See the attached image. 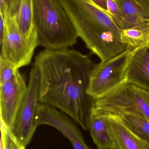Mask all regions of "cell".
Listing matches in <instances>:
<instances>
[{
	"label": "cell",
	"mask_w": 149,
	"mask_h": 149,
	"mask_svg": "<svg viewBox=\"0 0 149 149\" xmlns=\"http://www.w3.org/2000/svg\"><path fill=\"white\" fill-rule=\"evenodd\" d=\"M12 0H0V12L3 14L6 12Z\"/></svg>",
	"instance_id": "d6986e66"
},
{
	"label": "cell",
	"mask_w": 149,
	"mask_h": 149,
	"mask_svg": "<svg viewBox=\"0 0 149 149\" xmlns=\"http://www.w3.org/2000/svg\"><path fill=\"white\" fill-rule=\"evenodd\" d=\"M40 74L34 65L31 70L28 90L9 130L23 146L26 147L31 141L38 126L36 123L37 108L39 102Z\"/></svg>",
	"instance_id": "277c9868"
},
{
	"label": "cell",
	"mask_w": 149,
	"mask_h": 149,
	"mask_svg": "<svg viewBox=\"0 0 149 149\" xmlns=\"http://www.w3.org/2000/svg\"><path fill=\"white\" fill-rule=\"evenodd\" d=\"M33 21L39 45L45 49H65L77 44L78 33L58 0H33Z\"/></svg>",
	"instance_id": "7a4b0ae2"
},
{
	"label": "cell",
	"mask_w": 149,
	"mask_h": 149,
	"mask_svg": "<svg viewBox=\"0 0 149 149\" xmlns=\"http://www.w3.org/2000/svg\"><path fill=\"white\" fill-rule=\"evenodd\" d=\"M122 20V29H129L149 19V15L134 0L116 1Z\"/></svg>",
	"instance_id": "5bb4252c"
},
{
	"label": "cell",
	"mask_w": 149,
	"mask_h": 149,
	"mask_svg": "<svg viewBox=\"0 0 149 149\" xmlns=\"http://www.w3.org/2000/svg\"><path fill=\"white\" fill-rule=\"evenodd\" d=\"M105 114L107 116V126L113 139L116 148L149 149L148 143L130 132L116 116Z\"/></svg>",
	"instance_id": "30bf717a"
},
{
	"label": "cell",
	"mask_w": 149,
	"mask_h": 149,
	"mask_svg": "<svg viewBox=\"0 0 149 149\" xmlns=\"http://www.w3.org/2000/svg\"><path fill=\"white\" fill-rule=\"evenodd\" d=\"M36 123L38 126H51L71 142L73 149H91L84 141L76 123L69 116L56 108L39 103L37 108Z\"/></svg>",
	"instance_id": "ba28073f"
},
{
	"label": "cell",
	"mask_w": 149,
	"mask_h": 149,
	"mask_svg": "<svg viewBox=\"0 0 149 149\" xmlns=\"http://www.w3.org/2000/svg\"><path fill=\"white\" fill-rule=\"evenodd\" d=\"M106 117V114L94 108L89 127L91 136L98 148H116L113 139L107 126Z\"/></svg>",
	"instance_id": "4fadbf2b"
},
{
	"label": "cell",
	"mask_w": 149,
	"mask_h": 149,
	"mask_svg": "<svg viewBox=\"0 0 149 149\" xmlns=\"http://www.w3.org/2000/svg\"><path fill=\"white\" fill-rule=\"evenodd\" d=\"M98 149H117L116 148H111V147H106V148H98Z\"/></svg>",
	"instance_id": "603a6c76"
},
{
	"label": "cell",
	"mask_w": 149,
	"mask_h": 149,
	"mask_svg": "<svg viewBox=\"0 0 149 149\" xmlns=\"http://www.w3.org/2000/svg\"><path fill=\"white\" fill-rule=\"evenodd\" d=\"M104 113L116 116L130 132L149 144V120L141 113L132 110Z\"/></svg>",
	"instance_id": "7c38bea8"
},
{
	"label": "cell",
	"mask_w": 149,
	"mask_h": 149,
	"mask_svg": "<svg viewBox=\"0 0 149 149\" xmlns=\"http://www.w3.org/2000/svg\"><path fill=\"white\" fill-rule=\"evenodd\" d=\"M1 125V149H25V147L18 142L8 130Z\"/></svg>",
	"instance_id": "2e32d148"
},
{
	"label": "cell",
	"mask_w": 149,
	"mask_h": 149,
	"mask_svg": "<svg viewBox=\"0 0 149 149\" xmlns=\"http://www.w3.org/2000/svg\"><path fill=\"white\" fill-rule=\"evenodd\" d=\"M3 15L15 18L20 32L25 39L29 40L37 35L33 24V0H12L8 10Z\"/></svg>",
	"instance_id": "8fae6325"
},
{
	"label": "cell",
	"mask_w": 149,
	"mask_h": 149,
	"mask_svg": "<svg viewBox=\"0 0 149 149\" xmlns=\"http://www.w3.org/2000/svg\"><path fill=\"white\" fill-rule=\"evenodd\" d=\"M93 1L100 7L107 10L106 0H93Z\"/></svg>",
	"instance_id": "7402d4cb"
},
{
	"label": "cell",
	"mask_w": 149,
	"mask_h": 149,
	"mask_svg": "<svg viewBox=\"0 0 149 149\" xmlns=\"http://www.w3.org/2000/svg\"><path fill=\"white\" fill-rule=\"evenodd\" d=\"M107 10L114 21L122 30L123 23L120 12L115 0H106Z\"/></svg>",
	"instance_id": "ac0fdd59"
},
{
	"label": "cell",
	"mask_w": 149,
	"mask_h": 149,
	"mask_svg": "<svg viewBox=\"0 0 149 149\" xmlns=\"http://www.w3.org/2000/svg\"><path fill=\"white\" fill-rule=\"evenodd\" d=\"M95 109L107 113L120 110L140 112L149 120V91L125 83L103 98L95 100Z\"/></svg>",
	"instance_id": "8992f818"
},
{
	"label": "cell",
	"mask_w": 149,
	"mask_h": 149,
	"mask_svg": "<svg viewBox=\"0 0 149 149\" xmlns=\"http://www.w3.org/2000/svg\"><path fill=\"white\" fill-rule=\"evenodd\" d=\"M5 29L1 45V56L17 69L29 65L39 45L37 36L27 40L23 36L14 17L4 15Z\"/></svg>",
	"instance_id": "5b68a950"
},
{
	"label": "cell",
	"mask_w": 149,
	"mask_h": 149,
	"mask_svg": "<svg viewBox=\"0 0 149 149\" xmlns=\"http://www.w3.org/2000/svg\"><path fill=\"white\" fill-rule=\"evenodd\" d=\"M5 29V20L3 15L0 13V44L2 41Z\"/></svg>",
	"instance_id": "ffe728a7"
},
{
	"label": "cell",
	"mask_w": 149,
	"mask_h": 149,
	"mask_svg": "<svg viewBox=\"0 0 149 149\" xmlns=\"http://www.w3.org/2000/svg\"><path fill=\"white\" fill-rule=\"evenodd\" d=\"M121 39L128 49L136 48L149 43V19L129 29L122 30Z\"/></svg>",
	"instance_id": "9a60e30c"
},
{
	"label": "cell",
	"mask_w": 149,
	"mask_h": 149,
	"mask_svg": "<svg viewBox=\"0 0 149 149\" xmlns=\"http://www.w3.org/2000/svg\"><path fill=\"white\" fill-rule=\"evenodd\" d=\"M28 90L23 74L16 71L11 79L0 85L1 124L10 130Z\"/></svg>",
	"instance_id": "52a82bcc"
},
{
	"label": "cell",
	"mask_w": 149,
	"mask_h": 149,
	"mask_svg": "<svg viewBox=\"0 0 149 149\" xmlns=\"http://www.w3.org/2000/svg\"><path fill=\"white\" fill-rule=\"evenodd\" d=\"M17 70L10 62L0 56V85L11 79Z\"/></svg>",
	"instance_id": "e0dca14e"
},
{
	"label": "cell",
	"mask_w": 149,
	"mask_h": 149,
	"mask_svg": "<svg viewBox=\"0 0 149 149\" xmlns=\"http://www.w3.org/2000/svg\"><path fill=\"white\" fill-rule=\"evenodd\" d=\"M141 47L127 49L108 61L97 64L90 79L89 94L95 100L100 99L126 83V71L130 58Z\"/></svg>",
	"instance_id": "3957f363"
},
{
	"label": "cell",
	"mask_w": 149,
	"mask_h": 149,
	"mask_svg": "<svg viewBox=\"0 0 149 149\" xmlns=\"http://www.w3.org/2000/svg\"><path fill=\"white\" fill-rule=\"evenodd\" d=\"M126 83L149 91V43L133 55L126 71Z\"/></svg>",
	"instance_id": "9c48e42d"
},
{
	"label": "cell",
	"mask_w": 149,
	"mask_h": 149,
	"mask_svg": "<svg viewBox=\"0 0 149 149\" xmlns=\"http://www.w3.org/2000/svg\"><path fill=\"white\" fill-rule=\"evenodd\" d=\"M96 64L75 50L40 52L34 64L40 74V103L59 109L83 129L89 130L95 99L88 90Z\"/></svg>",
	"instance_id": "6da1fadb"
},
{
	"label": "cell",
	"mask_w": 149,
	"mask_h": 149,
	"mask_svg": "<svg viewBox=\"0 0 149 149\" xmlns=\"http://www.w3.org/2000/svg\"><path fill=\"white\" fill-rule=\"evenodd\" d=\"M149 15V0H134Z\"/></svg>",
	"instance_id": "44dd1931"
}]
</instances>
